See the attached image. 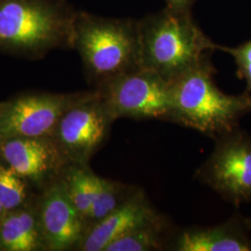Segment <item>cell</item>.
Returning <instances> with one entry per match:
<instances>
[{
  "instance_id": "obj_1",
  "label": "cell",
  "mask_w": 251,
  "mask_h": 251,
  "mask_svg": "<svg viewBox=\"0 0 251 251\" xmlns=\"http://www.w3.org/2000/svg\"><path fill=\"white\" fill-rule=\"evenodd\" d=\"M76 14L65 0H0V50L39 59L74 49Z\"/></svg>"
},
{
  "instance_id": "obj_2",
  "label": "cell",
  "mask_w": 251,
  "mask_h": 251,
  "mask_svg": "<svg viewBox=\"0 0 251 251\" xmlns=\"http://www.w3.org/2000/svg\"><path fill=\"white\" fill-rule=\"evenodd\" d=\"M210 55L198 66L171 81L172 122L216 139L239 126L251 113V95H229L214 81Z\"/></svg>"
},
{
  "instance_id": "obj_3",
  "label": "cell",
  "mask_w": 251,
  "mask_h": 251,
  "mask_svg": "<svg viewBox=\"0 0 251 251\" xmlns=\"http://www.w3.org/2000/svg\"><path fill=\"white\" fill-rule=\"evenodd\" d=\"M141 68L171 82L218 50L192 18L190 9L167 7L138 22Z\"/></svg>"
},
{
  "instance_id": "obj_4",
  "label": "cell",
  "mask_w": 251,
  "mask_h": 251,
  "mask_svg": "<svg viewBox=\"0 0 251 251\" xmlns=\"http://www.w3.org/2000/svg\"><path fill=\"white\" fill-rule=\"evenodd\" d=\"M74 49L94 89L141 68L139 24L135 21L77 11Z\"/></svg>"
},
{
  "instance_id": "obj_5",
  "label": "cell",
  "mask_w": 251,
  "mask_h": 251,
  "mask_svg": "<svg viewBox=\"0 0 251 251\" xmlns=\"http://www.w3.org/2000/svg\"><path fill=\"white\" fill-rule=\"evenodd\" d=\"M95 90L112 117L172 122L171 82L144 68L126 73Z\"/></svg>"
},
{
  "instance_id": "obj_6",
  "label": "cell",
  "mask_w": 251,
  "mask_h": 251,
  "mask_svg": "<svg viewBox=\"0 0 251 251\" xmlns=\"http://www.w3.org/2000/svg\"><path fill=\"white\" fill-rule=\"evenodd\" d=\"M195 178L235 207L251 201V134L239 126L214 139Z\"/></svg>"
},
{
  "instance_id": "obj_7",
  "label": "cell",
  "mask_w": 251,
  "mask_h": 251,
  "mask_svg": "<svg viewBox=\"0 0 251 251\" xmlns=\"http://www.w3.org/2000/svg\"><path fill=\"white\" fill-rule=\"evenodd\" d=\"M116 120L97 90L86 91L61 118L53 135L66 163L90 164Z\"/></svg>"
},
{
  "instance_id": "obj_8",
  "label": "cell",
  "mask_w": 251,
  "mask_h": 251,
  "mask_svg": "<svg viewBox=\"0 0 251 251\" xmlns=\"http://www.w3.org/2000/svg\"><path fill=\"white\" fill-rule=\"evenodd\" d=\"M85 92H29L1 101L0 141L10 138H53L64 113Z\"/></svg>"
},
{
  "instance_id": "obj_9",
  "label": "cell",
  "mask_w": 251,
  "mask_h": 251,
  "mask_svg": "<svg viewBox=\"0 0 251 251\" xmlns=\"http://www.w3.org/2000/svg\"><path fill=\"white\" fill-rule=\"evenodd\" d=\"M36 205L46 251H77L89 225L74 206L61 179L38 192Z\"/></svg>"
},
{
  "instance_id": "obj_10",
  "label": "cell",
  "mask_w": 251,
  "mask_h": 251,
  "mask_svg": "<svg viewBox=\"0 0 251 251\" xmlns=\"http://www.w3.org/2000/svg\"><path fill=\"white\" fill-rule=\"evenodd\" d=\"M0 162L40 192L59 179L67 164L53 138H10L0 141Z\"/></svg>"
},
{
  "instance_id": "obj_11",
  "label": "cell",
  "mask_w": 251,
  "mask_h": 251,
  "mask_svg": "<svg viewBox=\"0 0 251 251\" xmlns=\"http://www.w3.org/2000/svg\"><path fill=\"white\" fill-rule=\"evenodd\" d=\"M162 214L139 187L133 196L89 228L77 251H104L112 241L159 218Z\"/></svg>"
},
{
  "instance_id": "obj_12",
  "label": "cell",
  "mask_w": 251,
  "mask_h": 251,
  "mask_svg": "<svg viewBox=\"0 0 251 251\" xmlns=\"http://www.w3.org/2000/svg\"><path fill=\"white\" fill-rule=\"evenodd\" d=\"M249 218L235 213L225 223L209 227H191L174 236L173 251H251Z\"/></svg>"
},
{
  "instance_id": "obj_13",
  "label": "cell",
  "mask_w": 251,
  "mask_h": 251,
  "mask_svg": "<svg viewBox=\"0 0 251 251\" xmlns=\"http://www.w3.org/2000/svg\"><path fill=\"white\" fill-rule=\"evenodd\" d=\"M41 251L46 248L35 198L4 216L0 224V251Z\"/></svg>"
},
{
  "instance_id": "obj_14",
  "label": "cell",
  "mask_w": 251,
  "mask_h": 251,
  "mask_svg": "<svg viewBox=\"0 0 251 251\" xmlns=\"http://www.w3.org/2000/svg\"><path fill=\"white\" fill-rule=\"evenodd\" d=\"M173 238L171 223L161 215L152 223L115 239L104 251H164L169 250Z\"/></svg>"
},
{
  "instance_id": "obj_15",
  "label": "cell",
  "mask_w": 251,
  "mask_h": 251,
  "mask_svg": "<svg viewBox=\"0 0 251 251\" xmlns=\"http://www.w3.org/2000/svg\"><path fill=\"white\" fill-rule=\"evenodd\" d=\"M138 188L134 185L96 175L92 204L87 217L89 228L122 206L133 196Z\"/></svg>"
},
{
  "instance_id": "obj_16",
  "label": "cell",
  "mask_w": 251,
  "mask_h": 251,
  "mask_svg": "<svg viewBox=\"0 0 251 251\" xmlns=\"http://www.w3.org/2000/svg\"><path fill=\"white\" fill-rule=\"evenodd\" d=\"M96 175L90 164L68 163L59 177L74 206L86 221L92 204Z\"/></svg>"
},
{
  "instance_id": "obj_17",
  "label": "cell",
  "mask_w": 251,
  "mask_h": 251,
  "mask_svg": "<svg viewBox=\"0 0 251 251\" xmlns=\"http://www.w3.org/2000/svg\"><path fill=\"white\" fill-rule=\"evenodd\" d=\"M32 186L16 171L0 162V204L11 211L25 206L36 198Z\"/></svg>"
},
{
  "instance_id": "obj_18",
  "label": "cell",
  "mask_w": 251,
  "mask_h": 251,
  "mask_svg": "<svg viewBox=\"0 0 251 251\" xmlns=\"http://www.w3.org/2000/svg\"><path fill=\"white\" fill-rule=\"evenodd\" d=\"M218 50L233 56L237 66V75L246 81V91L251 95V40L235 48L219 45Z\"/></svg>"
},
{
  "instance_id": "obj_19",
  "label": "cell",
  "mask_w": 251,
  "mask_h": 251,
  "mask_svg": "<svg viewBox=\"0 0 251 251\" xmlns=\"http://www.w3.org/2000/svg\"><path fill=\"white\" fill-rule=\"evenodd\" d=\"M167 7L175 9H190L195 0H164Z\"/></svg>"
},
{
  "instance_id": "obj_20",
  "label": "cell",
  "mask_w": 251,
  "mask_h": 251,
  "mask_svg": "<svg viewBox=\"0 0 251 251\" xmlns=\"http://www.w3.org/2000/svg\"><path fill=\"white\" fill-rule=\"evenodd\" d=\"M6 213H7V211L5 210V208L0 204V224H1L4 216L6 215Z\"/></svg>"
},
{
  "instance_id": "obj_21",
  "label": "cell",
  "mask_w": 251,
  "mask_h": 251,
  "mask_svg": "<svg viewBox=\"0 0 251 251\" xmlns=\"http://www.w3.org/2000/svg\"><path fill=\"white\" fill-rule=\"evenodd\" d=\"M249 221H250V223H251V218H249Z\"/></svg>"
}]
</instances>
